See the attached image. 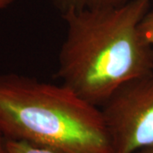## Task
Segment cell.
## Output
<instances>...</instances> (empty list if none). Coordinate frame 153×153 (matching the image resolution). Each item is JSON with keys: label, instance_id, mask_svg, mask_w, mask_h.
<instances>
[{"label": "cell", "instance_id": "obj_5", "mask_svg": "<svg viewBox=\"0 0 153 153\" xmlns=\"http://www.w3.org/2000/svg\"><path fill=\"white\" fill-rule=\"evenodd\" d=\"M7 145L10 153H60L20 140L7 139Z\"/></svg>", "mask_w": 153, "mask_h": 153}, {"label": "cell", "instance_id": "obj_9", "mask_svg": "<svg viewBox=\"0 0 153 153\" xmlns=\"http://www.w3.org/2000/svg\"><path fill=\"white\" fill-rule=\"evenodd\" d=\"M137 153H153V148H149V149H145Z\"/></svg>", "mask_w": 153, "mask_h": 153}, {"label": "cell", "instance_id": "obj_6", "mask_svg": "<svg viewBox=\"0 0 153 153\" xmlns=\"http://www.w3.org/2000/svg\"><path fill=\"white\" fill-rule=\"evenodd\" d=\"M142 36L148 43L153 45V10H149L140 25Z\"/></svg>", "mask_w": 153, "mask_h": 153}, {"label": "cell", "instance_id": "obj_4", "mask_svg": "<svg viewBox=\"0 0 153 153\" xmlns=\"http://www.w3.org/2000/svg\"><path fill=\"white\" fill-rule=\"evenodd\" d=\"M128 0H53L54 4L65 13L69 10H97L117 7L125 4Z\"/></svg>", "mask_w": 153, "mask_h": 153}, {"label": "cell", "instance_id": "obj_3", "mask_svg": "<svg viewBox=\"0 0 153 153\" xmlns=\"http://www.w3.org/2000/svg\"><path fill=\"white\" fill-rule=\"evenodd\" d=\"M112 153L153 148V74L121 86L101 110Z\"/></svg>", "mask_w": 153, "mask_h": 153}, {"label": "cell", "instance_id": "obj_7", "mask_svg": "<svg viewBox=\"0 0 153 153\" xmlns=\"http://www.w3.org/2000/svg\"><path fill=\"white\" fill-rule=\"evenodd\" d=\"M0 153H10L8 145H7V138L0 130Z\"/></svg>", "mask_w": 153, "mask_h": 153}, {"label": "cell", "instance_id": "obj_2", "mask_svg": "<svg viewBox=\"0 0 153 153\" xmlns=\"http://www.w3.org/2000/svg\"><path fill=\"white\" fill-rule=\"evenodd\" d=\"M0 130L60 153H112L101 110L63 83L0 74Z\"/></svg>", "mask_w": 153, "mask_h": 153}, {"label": "cell", "instance_id": "obj_8", "mask_svg": "<svg viewBox=\"0 0 153 153\" xmlns=\"http://www.w3.org/2000/svg\"><path fill=\"white\" fill-rule=\"evenodd\" d=\"M15 0H0V10L10 6Z\"/></svg>", "mask_w": 153, "mask_h": 153}, {"label": "cell", "instance_id": "obj_1", "mask_svg": "<svg viewBox=\"0 0 153 153\" xmlns=\"http://www.w3.org/2000/svg\"><path fill=\"white\" fill-rule=\"evenodd\" d=\"M151 0L62 13L66 33L58 57L62 83L95 106L127 82L153 74V48L140 25Z\"/></svg>", "mask_w": 153, "mask_h": 153}]
</instances>
